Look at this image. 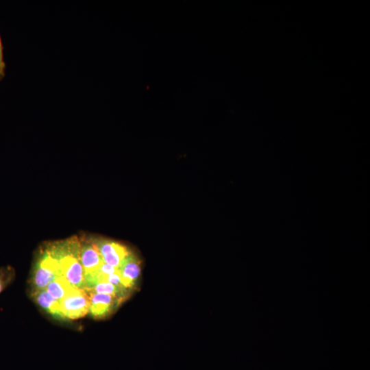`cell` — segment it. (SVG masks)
Here are the masks:
<instances>
[{
  "instance_id": "obj_3",
  "label": "cell",
  "mask_w": 370,
  "mask_h": 370,
  "mask_svg": "<svg viewBox=\"0 0 370 370\" xmlns=\"http://www.w3.org/2000/svg\"><path fill=\"white\" fill-rule=\"evenodd\" d=\"M63 318L77 319L89 312L90 299L87 292L73 287L60 301Z\"/></svg>"
},
{
  "instance_id": "obj_8",
  "label": "cell",
  "mask_w": 370,
  "mask_h": 370,
  "mask_svg": "<svg viewBox=\"0 0 370 370\" xmlns=\"http://www.w3.org/2000/svg\"><path fill=\"white\" fill-rule=\"evenodd\" d=\"M32 296L38 304L51 314L58 318H63L60 301L53 298L46 289L33 291Z\"/></svg>"
},
{
  "instance_id": "obj_5",
  "label": "cell",
  "mask_w": 370,
  "mask_h": 370,
  "mask_svg": "<svg viewBox=\"0 0 370 370\" xmlns=\"http://www.w3.org/2000/svg\"><path fill=\"white\" fill-rule=\"evenodd\" d=\"M79 260L84 273H90L98 270L103 261L95 241L87 240L79 241Z\"/></svg>"
},
{
  "instance_id": "obj_14",
  "label": "cell",
  "mask_w": 370,
  "mask_h": 370,
  "mask_svg": "<svg viewBox=\"0 0 370 370\" xmlns=\"http://www.w3.org/2000/svg\"><path fill=\"white\" fill-rule=\"evenodd\" d=\"M4 74V69H0V80L3 77Z\"/></svg>"
},
{
  "instance_id": "obj_1",
  "label": "cell",
  "mask_w": 370,
  "mask_h": 370,
  "mask_svg": "<svg viewBox=\"0 0 370 370\" xmlns=\"http://www.w3.org/2000/svg\"><path fill=\"white\" fill-rule=\"evenodd\" d=\"M50 251L58 260L61 275L73 286L84 289V270L79 260V241L69 239L62 244L53 246Z\"/></svg>"
},
{
  "instance_id": "obj_4",
  "label": "cell",
  "mask_w": 370,
  "mask_h": 370,
  "mask_svg": "<svg viewBox=\"0 0 370 370\" xmlns=\"http://www.w3.org/2000/svg\"><path fill=\"white\" fill-rule=\"evenodd\" d=\"M95 243L103 262L116 269L130 253L125 246L114 241L100 240Z\"/></svg>"
},
{
  "instance_id": "obj_6",
  "label": "cell",
  "mask_w": 370,
  "mask_h": 370,
  "mask_svg": "<svg viewBox=\"0 0 370 370\" xmlns=\"http://www.w3.org/2000/svg\"><path fill=\"white\" fill-rule=\"evenodd\" d=\"M90 299L89 312L95 318H102L108 315L116 306L120 299L112 295L94 292H87Z\"/></svg>"
},
{
  "instance_id": "obj_2",
  "label": "cell",
  "mask_w": 370,
  "mask_h": 370,
  "mask_svg": "<svg viewBox=\"0 0 370 370\" xmlns=\"http://www.w3.org/2000/svg\"><path fill=\"white\" fill-rule=\"evenodd\" d=\"M62 275L58 259L50 249L42 254L32 278L33 291L45 289L56 277Z\"/></svg>"
},
{
  "instance_id": "obj_11",
  "label": "cell",
  "mask_w": 370,
  "mask_h": 370,
  "mask_svg": "<svg viewBox=\"0 0 370 370\" xmlns=\"http://www.w3.org/2000/svg\"><path fill=\"white\" fill-rule=\"evenodd\" d=\"M106 282H108L117 287L122 288H126L124 287V286L122 284L120 275L119 273V271H116L114 273H112L110 275H108L106 278Z\"/></svg>"
},
{
  "instance_id": "obj_7",
  "label": "cell",
  "mask_w": 370,
  "mask_h": 370,
  "mask_svg": "<svg viewBox=\"0 0 370 370\" xmlns=\"http://www.w3.org/2000/svg\"><path fill=\"white\" fill-rule=\"evenodd\" d=\"M140 261L136 256L130 253L118 268L122 284L129 289L136 284L140 273Z\"/></svg>"
},
{
  "instance_id": "obj_13",
  "label": "cell",
  "mask_w": 370,
  "mask_h": 370,
  "mask_svg": "<svg viewBox=\"0 0 370 370\" xmlns=\"http://www.w3.org/2000/svg\"><path fill=\"white\" fill-rule=\"evenodd\" d=\"M0 69H5V62L3 61V45L0 38Z\"/></svg>"
},
{
  "instance_id": "obj_10",
  "label": "cell",
  "mask_w": 370,
  "mask_h": 370,
  "mask_svg": "<svg viewBox=\"0 0 370 370\" xmlns=\"http://www.w3.org/2000/svg\"><path fill=\"white\" fill-rule=\"evenodd\" d=\"M126 290H127V288L117 287L108 282H101L97 283L91 288V289L86 292L108 294L117 297L121 300H123L124 297L126 296Z\"/></svg>"
},
{
  "instance_id": "obj_12",
  "label": "cell",
  "mask_w": 370,
  "mask_h": 370,
  "mask_svg": "<svg viewBox=\"0 0 370 370\" xmlns=\"http://www.w3.org/2000/svg\"><path fill=\"white\" fill-rule=\"evenodd\" d=\"M10 277L8 271H0V293L4 287L9 283Z\"/></svg>"
},
{
  "instance_id": "obj_9",
  "label": "cell",
  "mask_w": 370,
  "mask_h": 370,
  "mask_svg": "<svg viewBox=\"0 0 370 370\" xmlns=\"http://www.w3.org/2000/svg\"><path fill=\"white\" fill-rule=\"evenodd\" d=\"M73 287L63 275H59L45 289L53 298L60 301Z\"/></svg>"
}]
</instances>
